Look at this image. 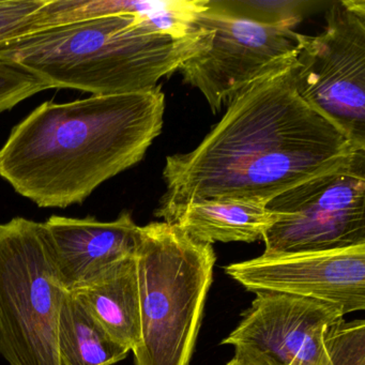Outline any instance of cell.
<instances>
[{"instance_id": "cell-17", "label": "cell", "mask_w": 365, "mask_h": 365, "mask_svg": "<svg viewBox=\"0 0 365 365\" xmlns=\"http://www.w3.org/2000/svg\"><path fill=\"white\" fill-rule=\"evenodd\" d=\"M48 89L43 82L20 66L0 59V113L12 110L24 100Z\"/></svg>"}, {"instance_id": "cell-6", "label": "cell", "mask_w": 365, "mask_h": 365, "mask_svg": "<svg viewBox=\"0 0 365 365\" xmlns=\"http://www.w3.org/2000/svg\"><path fill=\"white\" fill-rule=\"evenodd\" d=\"M222 344L250 365H365V324L312 299L257 292Z\"/></svg>"}, {"instance_id": "cell-9", "label": "cell", "mask_w": 365, "mask_h": 365, "mask_svg": "<svg viewBox=\"0 0 365 365\" xmlns=\"http://www.w3.org/2000/svg\"><path fill=\"white\" fill-rule=\"evenodd\" d=\"M195 27L208 31L207 48L177 71L200 91L215 114L247 85L294 58L298 46L292 25L249 20L226 11L215 0H208Z\"/></svg>"}, {"instance_id": "cell-11", "label": "cell", "mask_w": 365, "mask_h": 365, "mask_svg": "<svg viewBox=\"0 0 365 365\" xmlns=\"http://www.w3.org/2000/svg\"><path fill=\"white\" fill-rule=\"evenodd\" d=\"M44 225L59 274L69 292L112 264L136 255L140 245V226L129 212L110 222L52 215Z\"/></svg>"}, {"instance_id": "cell-15", "label": "cell", "mask_w": 365, "mask_h": 365, "mask_svg": "<svg viewBox=\"0 0 365 365\" xmlns=\"http://www.w3.org/2000/svg\"><path fill=\"white\" fill-rule=\"evenodd\" d=\"M50 0H0V43L48 24Z\"/></svg>"}, {"instance_id": "cell-10", "label": "cell", "mask_w": 365, "mask_h": 365, "mask_svg": "<svg viewBox=\"0 0 365 365\" xmlns=\"http://www.w3.org/2000/svg\"><path fill=\"white\" fill-rule=\"evenodd\" d=\"M250 292L326 303L346 314L365 309V245L327 251L262 255L225 268Z\"/></svg>"}, {"instance_id": "cell-14", "label": "cell", "mask_w": 365, "mask_h": 365, "mask_svg": "<svg viewBox=\"0 0 365 365\" xmlns=\"http://www.w3.org/2000/svg\"><path fill=\"white\" fill-rule=\"evenodd\" d=\"M58 348L63 365H114L130 352L103 330L71 292L61 309Z\"/></svg>"}, {"instance_id": "cell-3", "label": "cell", "mask_w": 365, "mask_h": 365, "mask_svg": "<svg viewBox=\"0 0 365 365\" xmlns=\"http://www.w3.org/2000/svg\"><path fill=\"white\" fill-rule=\"evenodd\" d=\"M196 27L180 40L153 31L136 14H110L43 27L0 43V59L39 78L48 89L93 96L146 93L207 48Z\"/></svg>"}, {"instance_id": "cell-13", "label": "cell", "mask_w": 365, "mask_h": 365, "mask_svg": "<svg viewBox=\"0 0 365 365\" xmlns=\"http://www.w3.org/2000/svg\"><path fill=\"white\" fill-rule=\"evenodd\" d=\"M277 220L262 202L242 198H213L190 202L170 223L198 242H255Z\"/></svg>"}, {"instance_id": "cell-5", "label": "cell", "mask_w": 365, "mask_h": 365, "mask_svg": "<svg viewBox=\"0 0 365 365\" xmlns=\"http://www.w3.org/2000/svg\"><path fill=\"white\" fill-rule=\"evenodd\" d=\"M69 290L44 223L0 224V354L9 365H63L58 324Z\"/></svg>"}, {"instance_id": "cell-1", "label": "cell", "mask_w": 365, "mask_h": 365, "mask_svg": "<svg viewBox=\"0 0 365 365\" xmlns=\"http://www.w3.org/2000/svg\"><path fill=\"white\" fill-rule=\"evenodd\" d=\"M294 61L243 88L194 150L166 158L158 217L170 223L190 202L213 198L268 205L365 150L298 95Z\"/></svg>"}, {"instance_id": "cell-4", "label": "cell", "mask_w": 365, "mask_h": 365, "mask_svg": "<svg viewBox=\"0 0 365 365\" xmlns=\"http://www.w3.org/2000/svg\"><path fill=\"white\" fill-rule=\"evenodd\" d=\"M215 259L212 245L194 240L176 224L140 227V343L134 365H189Z\"/></svg>"}, {"instance_id": "cell-2", "label": "cell", "mask_w": 365, "mask_h": 365, "mask_svg": "<svg viewBox=\"0 0 365 365\" xmlns=\"http://www.w3.org/2000/svg\"><path fill=\"white\" fill-rule=\"evenodd\" d=\"M161 86L146 93L48 101L0 148V178L40 208L81 205L142 161L163 127Z\"/></svg>"}, {"instance_id": "cell-16", "label": "cell", "mask_w": 365, "mask_h": 365, "mask_svg": "<svg viewBox=\"0 0 365 365\" xmlns=\"http://www.w3.org/2000/svg\"><path fill=\"white\" fill-rule=\"evenodd\" d=\"M220 7L236 16L264 24H290L296 26L307 1H223L215 0Z\"/></svg>"}, {"instance_id": "cell-18", "label": "cell", "mask_w": 365, "mask_h": 365, "mask_svg": "<svg viewBox=\"0 0 365 365\" xmlns=\"http://www.w3.org/2000/svg\"><path fill=\"white\" fill-rule=\"evenodd\" d=\"M226 365H250L247 364V362H245V361L241 360V359L237 358V356H235L234 359H232V361H230V362L227 363Z\"/></svg>"}, {"instance_id": "cell-8", "label": "cell", "mask_w": 365, "mask_h": 365, "mask_svg": "<svg viewBox=\"0 0 365 365\" xmlns=\"http://www.w3.org/2000/svg\"><path fill=\"white\" fill-rule=\"evenodd\" d=\"M267 207L277 220L262 236V255L365 245V150L283 192Z\"/></svg>"}, {"instance_id": "cell-7", "label": "cell", "mask_w": 365, "mask_h": 365, "mask_svg": "<svg viewBox=\"0 0 365 365\" xmlns=\"http://www.w3.org/2000/svg\"><path fill=\"white\" fill-rule=\"evenodd\" d=\"M292 80L298 95L365 148V0L334 1L317 36L298 34Z\"/></svg>"}, {"instance_id": "cell-12", "label": "cell", "mask_w": 365, "mask_h": 365, "mask_svg": "<svg viewBox=\"0 0 365 365\" xmlns=\"http://www.w3.org/2000/svg\"><path fill=\"white\" fill-rule=\"evenodd\" d=\"M103 330L133 351L140 343V305L136 255L125 258L71 290Z\"/></svg>"}]
</instances>
